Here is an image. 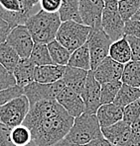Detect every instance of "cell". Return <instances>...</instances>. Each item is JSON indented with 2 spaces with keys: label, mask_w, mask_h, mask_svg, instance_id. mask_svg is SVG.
Returning <instances> with one entry per match:
<instances>
[{
  "label": "cell",
  "mask_w": 140,
  "mask_h": 146,
  "mask_svg": "<svg viewBox=\"0 0 140 146\" xmlns=\"http://www.w3.org/2000/svg\"><path fill=\"white\" fill-rule=\"evenodd\" d=\"M30 110V104L25 95L13 99L0 107V122L10 128L22 125Z\"/></svg>",
  "instance_id": "obj_6"
},
{
  "label": "cell",
  "mask_w": 140,
  "mask_h": 146,
  "mask_svg": "<svg viewBox=\"0 0 140 146\" xmlns=\"http://www.w3.org/2000/svg\"><path fill=\"white\" fill-rule=\"evenodd\" d=\"M29 58L31 59V61L36 66H44L54 64L50 56V53H49L48 46L45 44H37L36 42L34 44Z\"/></svg>",
  "instance_id": "obj_27"
},
{
  "label": "cell",
  "mask_w": 140,
  "mask_h": 146,
  "mask_svg": "<svg viewBox=\"0 0 140 146\" xmlns=\"http://www.w3.org/2000/svg\"><path fill=\"white\" fill-rule=\"evenodd\" d=\"M66 66L50 64L44 66H36L34 72V81L42 84H52L62 80Z\"/></svg>",
  "instance_id": "obj_16"
},
{
  "label": "cell",
  "mask_w": 140,
  "mask_h": 146,
  "mask_svg": "<svg viewBox=\"0 0 140 146\" xmlns=\"http://www.w3.org/2000/svg\"><path fill=\"white\" fill-rule=\"evenodd\" d=\"M121 82L131 87H140V61L131 60L124 65Z\"/></svg>",
  "instance_id": "obj_25"
},
{
  "label": "cell",
  "mask_w": 140,
  "mask_h": 146,
  "mask_svg": "<svg viewBox=\"0 0 140 146\" xmlns=\"http://www.w3.org/2000/svg\"><path fill=\"white\" fill-rule=\"evenodd\" d=\"M20 56L7 42L0 44V64L9 72L14 71L15 67L20 61Z\"/></svg>",
  "instance_id": "obj_24"
},
{
  "label": "cell",
  "mask_w": 140,
  "mask_h": 146,
  "mask_svg": "<svg viewBox=\"0 0 140 146\" xmlns=\"http://www.w3.org/2000/svg\"><path fill=\"white\" fill-rule=\"evenodd\" d=\"M11 139L15 146H25L32 141L31 131L25 125H19L12 128Z\"/></svg>",
  "instance_id": "obj_30"
},
{
  "label": "cell",
  "mask_w": 140,
  "mask_h": 146,
  "mask_svg": "<svg viewBox=\"0 0 140 146\" xmlns=\"http://www.w3.org/2000/svg\"><path fill=\"white\" fill-rule=\"evenodd\" d=\"M68 66L75 68H79V69H83L85 71H90V55L89 50V46L88 42H85L83 46L72 52L69 60Z\"/></svg>",
  "instance_id": "obj_22"
},
{
  "label": "cell",
  "mask_w": 140,
  "mask_h": 146,
  "mask_svg": "<svg viewBox=\"0 0 140 146\" xmlns=\"http://www.w3.org/2000/svg\"><path fill=\"white\" fill-rule=\"evenodd\" d=\"M133 146H140V137L135 139L134 143H133Z\"/></svg>",
  "instance_id": "obj_42"
},
{
  "label": "cell",
  "mask_w": 140,
  "mask_h": 146,
  "mask_svg": "<svg viewBox=\"0 0 140 146\" xmlns=\"http://www.w3.org/2000/svg\"><path fill=\"white\" fill-rule=\"evenodd\" d=\"M103 138L114 146H133L135 137L131 131L130 124L121 121L108 127L102 128Z\"/></svg>",
  "instance_id": "obj_12"
},
{
  "label": "cell",
  "mask_w": 140,
  "mask_h": 146,
  "mask_svg": "<svg viewBox=\"0 0 140 146\" xmlns=\"http://www.w3.org/2000/svg\"><path fill=\"white\" fill-rule=\"evenodd\" d=\"M126 40L131 48L132 60L140 61V38L134 36H126Z\"/></svg>",
  "instance_id": "obj_37"
},
{
  "label": "cell",
  "mask_w": 140,
  "mask_h": 146,
  "mask_svg": "<svg viewBox=\"0 0 140 146\" xmlns=\"http://www.w3.org/2000/svg\"><path fill=\"white\" fill-rule=\"evenodd\" d=\"M140 117V99L126 106L123 109V119L126 123L131 124Z\"/></svg>",
  "instance_id": "obj_31"
},
{
  "label": "cell",
  "mask_w": 140,
  "mask_h": 146,
  "mask_svg": "<svg viewBox=\"0 0 140 146\" xmlns=\"http://www.w3.org/2000/svg\"><path fill=\"white\" fill-rule=\"evenodd\" d=\"M123 109L112 104L102 105L96 111V117L100 127H108L123 119Z\"/></svg>",
  "instance_id": "obj_18"
},
{
  "label": "cell",
  "mask_w": 140,
  "mask_h": 146,
  "mask_svg": "<svg viewBox=\"0 0 140 146\" xmlns=\"http://www.w3.org/2000/svg\"><path fill=\"white\" fill-rule=\"evenodd\" d=\"M87 42L90 55V70L94 71L96 67L108 56L112 42L100 27L90 29Z\"/></svg>",
  "instance_id": "obj_7"
},
{
  "label": "cell",
  "mask_w": 140,
  "mask_h": 146,
  "mask_svg": "<svg viewBox=\"0 0 140 146\" xmlns=\"http://www.w3.org/2000/svg\"><path fill=\"white\" fill-rule=\"evenodd\" d=\"M85 146H114V145L110 144L106 139L100 138V139H96V140L92 141V142Z\"/></svg>",
  "instance_id": "obj_39"
},
{
  "label": "cell",
  "mask_w": 140,
  "mask_h": 146,
  "mask_svg": "<svg viewBox=\"0 0 140 146\" xmlns=\"http://www.w3.org/2000/svg\"><path fill=\"white\" fill-rule=\"evenodd\" d=\"M56 101L74 119L85 113V104H83L81 95L69 89L68 87L64 88V90L59 94Z\"/></svg>",
  "instance_id": "obj_15"
},
{
  "label": "cell",
  "mask_w": 140,
  "mask_h": 146,
  "mask_svg": "<svg viewBox=\"0 0 140 146\" xmlns=\"http://www.w3.org/2000/svg\"><path fill=\"white\" fill-rule=\"evenodd\" d=\"M11 30L12 28L10 27L9 24L5 22L2 18H0V44L6 42V38L10 34Z\"/></svg>",
  "instance_id": "obj_38"
},
{
  "label": "cell",
  "mask_w": 140,
  "mask_h": 146,
  "mask_svg": "<svg viewBox=\"0 0 140 146\" xmlns=\"http://www.w3.org/2000/svg\"><path fill=\"white\" fill-rule=\"evenodd\" d=\"M16 85V80L13 73L9 72L0 64V91L14 87Z\"/></svg>",
  "instance_id": "obj_33"
},
{
  "label": "cell",
  "mask_w": 140,
  "mask_h": 146,
  "mask_svg": "<svg viewBox=\"0 0 140 146\" xmlns=\"http://www.w3.org/2000/svg\"><path fill=\"white\" fill-rule=\"evenodd\" d=\"M21 95H24V90L17 85L6 90H2L0 91V107Z\"/></svg>",
  "instance_id": "obj_32"
},
{
  "label": "cell",
  "mask_w": 140,
  "mask_h": 146,
  "mask_svg": "<svg viewBox=\"0 0 140 146\" xmlns=\"http://www.w3.org/2000/svg\"><path fill=\"white\" fill-rule=\"evenodd\" d=\"M68 140L76 144L85 146L96 139L103 138L102 127L96 115L83 113L74 119L72 128L66 135Z\"/></svg>",
  "instance_id": "obj_3"
},
{
  "label": "cell",
  "mask_w": 140,
  "mask_h": 146,
  "mask_svg": "<svg viewBox=\"0 0 140 146\" xmlns=\"http://www.w3.org/2000/svg\"><path fill=\"white\" fill-rule=\"evenodd\" d=\"M125 22L118 12V0H105L102 17V28L114 42L124 36Z\"/></svg>",
  "instance_id": "obj_5"
},
{
  "label": "cell",
  "mask_w": 140,
  "mask_h": 146,
  "mask_svg": "<svg viewBox=\"0 0 140 146\" xmlns=\"http://www.w3.org/2000/svg\"><path fill=\"white\" fill-rule=\"evenodd\" d=\"M131 20H136V21H140V7L138 9V11L135 13V15L132 17V19Z\"/></svg>",
  "instance_id": "obj_41"
},
{
  "label": "cell",
  "mask_w": 140,
  "mask_h": 146,
  "mask_svg": "<svg viewBox=\"0 0 140 146\" xmlns=\"http://www.w3.org/2000/svg\"><path fill=\"white\" fill-rule=\"evenodd\" d=\"M121 81H115V82L102 84V89H100V104H112L118 91L121 88Z\"/></svg>",
  "instance_id": "obj_28"
},
{
  "label": "cell",
  "mask_w": 140,
  "mask_h": 146,
  "mask_svg": "<svg viewBox=\"0 0 140 146\" xmlns=\"http://www.w3.org/2000/svg\"><path fill=\"white\" fill-rule=\"evenodd\" d=\"M64 113H66V111L56 100L40 101L34 104L33 106H30L29 113L23 122V125L29 128L30 126L43 119L56 117Z\"/></svg>",
  "instance_id": "obj_9"
},
{
  "label": "cell",
  "mask_w": 140,
  "mask_h": 146,
  "mask_svg": "<svg viewBox=\"0 0 140 146\" xmlns=\"http://www.w3.org/2000/svg\"><path fill=\"white\" fill-rule=\"evenodd\" d=\"M140 7V0H119L118 12L124 22L131 20Z\"/></svg>",
  "instance_id": "obj_29"
},
{
  "label": "cell",
  "mask_w": 140,
  "mask_h": 146,
  "mask_svg": "<svg viewBox=\"0 0 140 146\" xmlns=\"http://www.w3.org/2000/svg\"><path fill=\"white\" fill-rule=\"evenodd\" d=\"M25 146H37V145H36L35 143L33 142V141H31V142H30L29 144H27V145H25Z\"/></svg>",
  "instance_id": "obj_43"
},
{
  "label": "cell",
  "mask_w": 140,
  "mask_h": 146,
  "mask_svg": "<svg viewBox=\"0 0 140 146\" xmlns=\"http://www.w3.org/2000/svg\"><path fill=\"white\" fill-rule=\"evenodd\" d=\"M90 33V27L74 21H67L60 26L56 40L72 53L88 42Z\"/></svg>",
  "instance_id": "obj_4"
},
{
  "label": "cell",
  "mask_w": 140,
  "mask_h": 146,
  "mask_svg": "<svg viewBox=\"0 0 140 146\" xmlns=\"http://www.w3.org/2000/svg\"><path fill=\"white\" fill-rule=\"evenodd\" d=\"M65 87L66 86L62 79L52 84H42L34 81L31 84L23 88V90H24V95L29 101L30 106H33L34 104L40 101L56 100Z\"/></svg>",
  "instance_id": "obj_8"
},
{
  "label": "cell",
  "mask_w": 140,
  "mask_h": 146,
  "mask_svg": "<svg viewBox=\"0 0 140 146\" xmlns=\"http://www.w3.org/2000/svg\"><path fill=\"white\" fill-rule=\"evenodd\" d=\"M12 128L0 122V146H15L11 139Z\"/></svg>",
  "instance_id": "obj_35"
},
{
  "label": "cell",
  "mask_w": 140,
  "mask_h": 146,
  "mask_svg": "<svg viewBox=\"0 0 140 146\" xmlns=\"http://www.w3.org/2000/svg\"><path fill=\"white\" fill-rule=\"evenodd\" d=\"M108 56L118 63L123 64V65L132 60L131 48L125 36L111 44Z\"/></svg>",
  "instance_id": "obj_20"
},
{
  "label": "cell",
  "mask_w": 140,
  "mask_h": 146,
  "mask_svg": "<svg viewBox=\"0 0 140 146\" xmlns=\"http://www.w3.org/2000/svg\"><path fill=\"white\" fill-rule=\"evenodd\" d=\"M68 113L43 119L30 126L32 141L37 146H52L66 137L74 123Z\"/></svg>",
  "instance_id": "obj_1"
},
{
  "label": "cell",
  "mask_w": 140,
  "mask_h": 146,
  "mask_svg": "<svg viewBox=\"0 0 140 146\" xmlns=\"http://www.w3.org/2000/svg\"><path fill=\"white\" fill-rule=\"evenodd\" d=\"M47 46H48L49 53H50V56L54 64L61 66L68 65L72 53L64 46H62L60 42H58L55 40L47 44Z\"/></svg>",
  "instance_id": "obj_26"
},
{
  "label": "cell",
  "mask_w": 140,
  "mask_h": 146,
  "mask_svg": "<svg viewBox=\"0 0 140 146\" xmlns=\"http://www.w3.org/2000/svg\"><path fill=\"white\" fill-rule=\"evenodd\" d=\"M58 13L62 23L67 21H74L83 24L79 16V0H62L61 7Z\"/></svg>",
  "instance_id": "obj_21"
},
{
  "label": "cell",
  "mask_w": 140,
  "mask_h": 146,
  "mask_svg": "<svg viewBox=\"0 0 140 146\" xmlns=\"http://www.w3.org/2000/svg\"><path fill=\"white\" fill-rule=\"evenodd\" d=\"M52 146H83V145L76 144V143H74V142H71V141L68 140L67 138H63Z\"/></svg>",
  "instance_id": "obj_40"
},
{
  "label": "cell",
  "mask_w": 140,
  "mask_h": 146,
  "mask_svg": "<svg viewBox=\"0 0 140 146\" xmlns=\"http://www.w3.org/2000/svg\"><path fill=\"white\" fill-rule=\"evenodd\" d=\"M6 42L18 53L20 58H29L35 44L25 25L13 28L6 38Z\"/></svg>",
  "instance_id": "obj_10"
},
{
  "label": "cell",
  "mask_w": 140,
  "mask_h": 146,
  "mask_svg": "<svg viewBox=\"0 0 140 146\" xmlns=\"http://www.w3.org/2000/svg\"><path fill=\"white\" fill-rule=\"evenodd\" d=\"M62 0H40V8L48 13L59 12Z\"/></svg>",
  "instance_id": "obj_36"
},
{
  "label": "cell",
  "mask_w": 140,
  "mask_h": 146,
  "mask_svg": "<svg viewBox=\"0 0 140 146\" xmlns=\"http://www.w3.org/2000/svg\"><path fill=\"white\" fill-rule=\"evenodd\" d=\"M123 69V64L118 63L109 56H107L96 67V69L94 71V74L98 82L102 85L105 83L121 81Z\"/></svg>",
  "instance_id": "obj_14"
},
{
  "label": "cell",
  "mask_w": 140,
  "mask_h": 146,
  "mask_svg": "<svg viewBox=\"0 0 140 146\" xmlns=\"http://www.w3.org/2000/svg\"><path fill=\"white\" fill-rule=\"evenodd\" d=\"M139 89H140V87H139Z\"/></svg>",
  "instance_id": "obj_44"
},
{
  "label": "cell",
  "mask_w": 140,
  "mask_h": 146,
  "mask_svg": "<svg viewBox=\"0 0 140 146\" xmlns=\"http://www.w3.org/2000/svg\"><path fill=\"white\" fill-rule=\"evenodd\" d=\"M104 0H79V16L83 25L90 29L102 27Z\"/></svg>",
  "instance_id": "obj_11"
},
{
  "label": "cell",
  "mask_w": 140,
  "mask_h": 146,
  "mask_svg": "<svg viewBox=\"0 0 140 146\" xmlns=\"http://www.w3.org/2000/svg\"><path fill=\"white\" fill-rule=\"evenodd\" d=\"M124 36H134V38H140V21L129 20L127 22H125Z\"/></svg>",
  "instance_id": "obj_34"
},
{
  "label": "cell",
  "mask_w": 140,
  "mask_h": 146,
  "mask_svg": "<svg viewBox=\"0 0 140 146\" xmlns=\"http://www.w3.org/2000/svg\"><path fill=\"white\" fill-rule=\"evenodd\" d=\"M100 89H102V85L96 79L94 71L90 70L85 86L83 88V93L81 94V97L85 104V113L96 115L98 110L102 106L100 104Z\"/></svg>",
  "instance_id": "obj_13"
},
{
  "label": "cell",
  "mask_w": 140,
  "mask_h": 146,
  "mask_svg": "<svg viewBox=\"0 0 140 146\" xmlns=\"http://www.w3.org/2000/svg\"><path fill=\"white\" fill-rule=\"evenodd\" d=\"M118 1H119V0H118Z\"/></svg>",
  "instance_id": "obj_45"
},
{
  "label": "cell",
  "mask_w": 140,
  "mask_h": 146,
  "mask_svg": "<svg viewBox=\"0 0 140 146\" xmlns=\"http://www.w3.org/2000/svg\"><path fill=\"white\" fill-rule=\"evenodd\" d=\"M35 68L36 65L31 61L30 58H21L13 71L17 86L25 88L27 85L34 82Z\"/></svg>",
  "instance_id": "obj_19"
},
{
  "label": "cell",
  "mask_w": 140,
  "mask_h": 146,
  "mask_svg": "<svg viewBox=\"0 0 140 146\" xmlns=\"http://www.w3.org/2000/svg\"><path fill=\"white\" fill-rule=\"evenodd\" d=\"M140 99V89L139 88L131 87L122 83L120 90L113 101V104L121 108H125L126 106L132 104L136 100Z\"/></svg>",
  "instance_id": "obj_23"
},
{
  "label": "cell",
  "mask_w": 140,
  "mask_h": 146,
  "mask_svg": "<svg viewBox=\"0 0 140 146\" xmlns=\"http://www.w3.org/2000/svg\"><path fill=\"white\" fill-rule=\"evenodd\" d=\"M88 74H89V71L67 65L63 77L65 86L81 95L85 86Z\"/></svg>",
  "instance_id": "obj_17"
},
{
  "label": "cell",
  "mask_w": 140,
  "mask_h": 146,
  "mask_svg": "<svg viewBox=\"0 0 140 146\" xmlns=\"http://www.w3.org/2000/svg\"><path fill=\"white\" fill-rule=\"evenodd\" d=\"M104 1H105V0H104Z\"/></svg>",
  "instance_id": "obj_46"
},
{
  "label": "cell",
  "mask_w": 140,
  "mask_h": 146,
  "mask_svg": "<svg viewBox=\"0 0 140 146\" xmlns=\"http://www.w3.org/2000/svg\"><path fill=\"white\" fill-rule=\"evenodd\" d=\"M62 24L59 13H48L38 10L25 23L34 42L48 44L56 40L58 30Z\"/></svg>",
  "instance_id": "obj_2"
}]
</instances>
